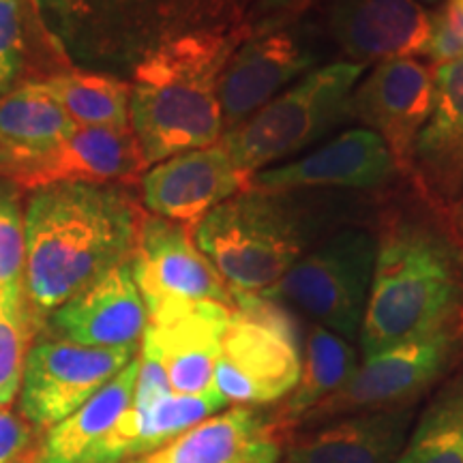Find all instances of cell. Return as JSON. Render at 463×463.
<instances>
[{
  "label": "cell",
  "instance_id": "1",
  "mask_svg": "<svg viewBox=\"0 0 463 463\" xmlns=\"http://www.w3.org/2000/svg\"><path fill=\"white\" fill-rule=\"evenodd\" d=\"M382 206L361 324L364 358L436 337H463V239L450 211L412 181Z\"/></svg>",
  "mask_w": 463,
  "mask_h": 463
},
{
  "label": "cell",
  "instance_id": "2",
  "mask_svg": "<svg viewBox=\"0 0 463 463\" xmlns=\"http://www.w3.org/2000/svg\"><path fill=\"white\" fill-rule=\"evenodd\" d=\"M142 217L118 187L52 184L33 191L24 211V286L33 320L50 317L109 269L129 262Z\"/></svg>",
  "mask_w": 463,
  "mask_h": 463
},
{
  "label": "cell",
  "instance_id": "3",
  "mask_svg": "<svg viewBox=\"0 0 463 463\" xmlns=\"http://www.w3.org/2000/svg\"><path fill=\"white\" fill-rule=\"evenodd\" d=\"M247 37L245 26L184 34L159 45L137 65L129 120L148 165L222 140L219 84L232 52Z\"/></svg>",
  "mask_w": 463,
  "mask_h": 463
},
{
  "label": "cell",
  "instance_id": "4",
  "mask_svg": "<svg viewBox=\"0 0 463 463\" xmlns=\"http://www.w3.org/2000/svg\"><path fill=\"white\" fill-rule=\"evenodd\" d=\"M303 191L242 189L194 228L232 294H264L303 258L311 239Z\"/></svg>",
  "mask_w": 463,
  "mask_h": 463
},
{
  "label": "cell",
  "instance_id": "5",
  "mask_svg": "<svg viewBox=\"0 0 463 463\" xmlns=\"http://www.w3.org/2000/svg\"><path fill=\"white\" fill-rule=\"evenodd\" d=\"M234 309L222 337L213 389L228 403L264 405L286 399L303 369L297 317L262 294H232Z\"/></svg>",
  "mask_w": 463,
  "mask_h": 463
},
{
  "label": "cell",
  "instance_id": "6",
  "mask_svg": "<svg viewBox=\"0 0 463 463\" xmlns=\"http://www.w3.org/2000/svg\"><path fill=\"white\" fill-rule=\"evenodd\" d=\"M363 73L364 67L350 61L314 69L222 136L239 172L249 181L273 161L298 153L350 118V97Z\"/></svg>",
  "mask_w": 463,
  "mask_h": 463
},
{
  "label": "cell",
  "instance_id": "7",
  "mask_svg": "<svg viewBox=\"0 0 463 463\" xmlns=\"http://www.w3.org/2000/svg\"><path fill=\"white\" fill-rule=\"evenodd\" d=\"M375 266V232L347 225L303 253L262 297L288 300L320 326L354 339L367 307Z\"/></svg>",
  "mask_w": 463,
  "mask_h": 463
},
{
  "label": "cell",
  "instance_id": "8",
  "mask_svg": "<svg viewBox=\"0 0 463 463\" xmlns=\"http://www.w3.org/2000/svg\"><path fill=\"white\" fill-rule=\"evenodd\" d=\"M461 363L463 337H436L391 347L364 358L345 384L314 405L297 427L309 430L341 416L414 408L416 399L455 372Z\"/></svg>",
  "mask_w": 463,
  "mask_h": 463
},
{
  "label": "cell",
  "instance_id": "9",
  "mask_svg": "<svg viewBox=\"0 0 463 463\" xmlns=\"http://www.w3.org/2000/svg\"><path fill=\"white\" fill-rule=\"evenodd\" d=\"M137 354V345L89 347L67 339L31 345L20 384V410L34 427L50 430L82 408Z\"/></svg>",
  "mask_w": 463,
  "mask_h": 463
},
{
  "label": "cell",
  "instance_id": "10",
  "mask_svg": "<svg viewBox=\"0 0 463 463\" xmlns=\"http://www.w3.org/2000/svg\"><path fill=\"white\" fill-rule=\"evenodd\" d=\"M131 269L148 316L191 303L234 307L228 283L200 251L194 228L183 223L144 215Z\"/></svg>",
  "mask_w": 463,
  "mask_h": 463
},
{
  "label": "cell",
  "instance_id": "11",
  "mask_svg": "<svg viewBox=\"0 0 463 463\" xmlns=\"http://www.w3.org/2000/svg\"><path fill=\"white\" fill-rule=\"evenodd\" d=\"M436 69L416 58L378 62L350 97V118L373 131L395 159L399 176L412 178V150L431 112Z\"/></svg>",
  "mask_w": 463,
  "mask_h": 463
},
{
  "label": "cell",
  "instance_id": "12",
  "mask_svg": "<svg viewBox=\"0 0 463 463\" xmlns=\"http://www.w3.org/2000/svg\"><path fill=\"white\" fill-rule=\"evenodd\" d=\"M317 58V45L292 26L247 37L232 52L219 84L223 136L273 101L292 80L309 73Z\"/></svg>",
  "mask_w": 463,
  "mask_h": 463
},
{
  "label": "cell",
  "instance_id": "13",
  "mask_svg": "<svg viewBox=\"0 0 463 463\" xmlns=\"http://www.w3.org/2000/svg\"><path fill=\"white\" fill-rule=\"evenodd\" d=\"M232 309L219 303H191L148 316L142 354L153 356L176 395H204L213 378Z\"/></svg>",
  "mask_w": 463,
  "mask_h": 463
},
{
  "label": "cell",
  "instance_id": "14",
  "mask_svg": "<svg viewBox=\"0 0 463 463\" xmlns=\"http://www.w3.org/2000/svg\"><path fill=\"white\" fill-rule=\"evenodd\" d=\"M140 183L150 215L195 228L213 208L247 189L249 181L219 140L159 161Z\"/></svg>",
  "mask_w": 463,
  "mask_h": 463
},
{
  "label": "cell",
  "instance_id": "15",
  "mask_svg": "<svg viewBox=\"0 0 463 463\" xmlns=\"http://www.w3.org/2000/svg\"><path fill=\"white\" fill-rule=\"evenodd\" d=\"M140 142L129 129L75 127V131L54 150L34 157L14 178L17 189H43L52 184L137 183L146 172Z\"/></svg>",
  "mask_w": 463,
  "mask_h": 463
},
{
  "label": "cell",
  "instance_id": "16",
  "mask_svg": "<svg viewBox=\"0 0 463 463\" xmlns=\"http://www.w3.org/2000/svg\"><path fill=\"white\" fill-rule=\"evenodd\" d=\"M399 176L386 144L369 129H350L316 153L281 167H264L249 178L247 189H380Z\"/></svg>",
  "mask_w": 463,
  "mask_h": 463
},
{
  "label": "cell",
  "instance_id": "17",
  "mask_svg": "<svg viewBox=\"0 0 463 463\" xmlns=\"http://www.w3.org/2000/svg\"><path fill=\"white\" fill-rule=\"evenodd\" d=\"M430 31L431 14L416 0H328V33L356 65L422 56Z\"/></svg>",
  "mask_w": 463,
  "mask_h": 463
},
{
  "label": "cell",
  "instance_id": "18",
  "mask_svg": "<svg viewBox=\"0 0 463 463\" xmlns=\"http://www.w3.org/2000/svg\"><path fill=\"white\" fill-rule=\"evenodd\" d=\"M148 314L133 279L131 260L123 262L50 314V326L62 339L89 347L137 345Z\"/></svg>",
  "mask_w": 463,
  "mask_h": 463
},
{
  "label": "cell",
  "instance_id": "19",
  "mask_svg": "<svg viewBox=\"0 0 463 463\" xmlns=\"http://www.w3.org/2000/svg\"><path fill=\"white\" fill-rule=\"evenodd\" d=\"M281 438L273 412L236 405L127 463H279Z\"/></svg>",
  "mask_w": 463,
  "mask_h": 463
},
{
  "label": "cell",
  "instance_id": "20",
  "mask_svg": "<svg viewBox=\"0 0 463 463\" xmlns=\"http://www.w3.org/2000/svg\"><path fill=\"white\" fill-rule=\"evenodd\" d=\"M438 204L463 195V58L436 67L431 112L412 150V178Z\"/></svg>",
  "mask_w": 463,
  "mask_h": 463
},
{
  "label": "cell",
  "instance_id": "21",
  "mask_svg": "<svg viewBox=\"0 0 463 463\" xmlns=\"http://www.w3.org/2000/svg\"><path fill=\"white\" fill-rule=\"evenodd\" d=\"M414 420L412 408L333 419L289 433L286 463H395Z\"/></svg>",
  "mask_w": 463,
  "mask_h": 463
},
{
  "label": "cell",
  "instance_id": "22",
  "mask_svg": "<svg viewBox=\"0 0 463 463\" xmlns=\"http://www.w3.org/2000/svg\"><path fill=\"white\" fill-rule=\"evenodd\" d=\"M225 405L215 389L204 395L167 392L144 405L131 402L86 463H123L153 453Z\"/></svg>",
  "mask_w": 463,
  "mask_h": 463
},
{
  "label": "cell",
  "instance_id": "23",
  "mask_svg": "<svg viewBox=\"0 0 463 463\" xmlns=\"http://www.w3.org/2000/svg\"><path fill=\"white\" fill-rule=\"evenodd\" d=\"M140 358H133L103 389L65 420L50 427L34 463H86L116 420L127 412L136 392Z\"/></svg>",
  "mask_w": 463,
  "mask_h": 463
},
{
  "label": "cell",
  "instance_id": "24",
  "mask_svg": "<svg viewBox=\"0 0 463 463\" xmlns=\"http://www.w3.org/2000/svg\"><path fill=\"white\" fill-rule=\"evenodd\" d=\"M356 367L354 347L328 328L314 324L305 339L303 369L297 386L273 412L281 436L286 438L314 405L341 389Z\"/></svg>",
  "mask_w": 463,
  "mask_h": 463
},
{
  "label": "cell",
  "instance_id": "25",
  "mask_svg": "<svg viewBox=\"0 0 463 463\" xmlns=\"http://www.w3.org/2000/svg\"><path fill=\"white\" fill-rule=\"evenodd\" d=\"M73 131L75 123L42 82H26L0 97V137L28 161L54 150Z\"/></svg>",
  "mask_w": 463,
  "mask_h": 463
},
{
  "label": "cell",
  "instance_id": "26",
  "mask_svg": "<svg viewBox=\"0 0 463 463\" xmlns=\"http://www.w3.org/2000/svg\"><path fill=\"white\" fill-rule=\"evenodd\" d=\"M395 463H463V363L422 408Z\"/></svg>",
  "mask_w": 463,
  "mask_h": 463
},
{
  "label": "cell",
  "instance_id": "27",
  "mask_svg": "<svg viewBox=\"0 0 463 463\" xmlns=\"http://www.w3.org/2000/svg\"><path fill=\"white\" fill-rule=\"evenodd\" d=\"M43 89L69 114L75 127H108L129 129L131 86L112 75L67 71L42 80Z\"/></svg>",
  "mask_w": 463,
  "mask_h": 463
},
{
  "label": "cell",
  "instance_id": "28",
  "mask_svg": "<svg viewBox=\"0 0 463 463\" xmlns=\"http://www.w3.org/2000/svg\"><path fill=\"white\" fill-rule=\"evenodd\" d=\"M33 314L26 286L0 289V405L9 408L20 392L24 361L31 350Z\"/></svg>",
  "mask_w": 463,
  "mask_h": 463
},
{
  "label": "cell",
  "instance_id": "29",
  "mask_svg": "<svg viewBox=\"0 0 463 463\" xmlns=\"http://www.w3.org/2000/svg\"><path fill=\"white\" fill-rule=\"evenodd\" d=\"M24 211L14 183H0V289L24 286Z\"/></svg>",
  "mask_w": 463,
  "mask_h": 463
},
{
  "label": "cell",
  "instance_id": "30",
  "mask_svg": "<svg viewBox=\"0 0 463 463\" xmlns=\"http://www.w3.org/2000/svg\"><path fill=\"white\" fill-rule=\"evenodd\" d=\"M422 56L436 65L463 58V9L455 0H444L431 14L430 42Z\"/></svg>",
  "mask_w": 463,
  "mask_h": 463
},
{
  "label": "cell",
  "instance_id": "31",
  "mask_svg": "<svg viewBox=\"0 0 463 463\" xmlns=\"http://www.w3.org/2000/svg\"><path fill=\"white\" fill-rule=\"evenodd\" d=\"M24 67L20 0H0V97L14 89Z\"/></svg>",
  "mask_w": 463,
  "mask_h": 463
},
{
  "label": "cell",
  "instance_id": "32",
  "mask_svg": "<svg viewBox=\"0 0 463 463\" xmlns=\"http://www.w3.org/2000/svg\"><path fill=\"white\" fill-rule=\"evenodd\" d=\"M311 3L314 0H256L245 22L249 37L294 26L298 17L311 7Z\"/></svg>",
  "mask_w": 463,
  "mask_h": 463
},
{
  "label": "cell",
  "instance_id": "33",
  "mask_svg": "<svg viewBox=\"0 0 463 463\" xmlns=\"http://www.w3.org/2000/svg\"><path fill=\"white\" fill-rule=\"evenodd\" d=\"M31 442V427L0 405V463H14Z\"/></svg>",
  "mask_w": 463,
  "mask_h": 463
},
{
  "label": "cell",
  "instance_id": "34",
  "mask_svg": "<svg viewBox=\"0 0 463 463\" xmlns=\"http://www.w3.org/2000/svg\"><path fill=\"white\" fill-rule=\"evenodd\" d=\"M28 164L26 157H22L14 146H9L7 142L0 137V178L3 181H14L17 174L22 172V167Z\"/></svg>",
  "mask_w": 463,
  "mask_h": 463
},
{
  "label": "cell",
  "instance_id": "35",
  "mask_svg": "<svg viewBox=\"0 0 463 463\" xmlns=\"http://www.w3.org/2000/svg\"><path fill=\"white\" fill-rule=\"evenodd\" d=\"M449 211H450V219H453L457 232H459V236L463 239V195L455 202L453 206L449 208Z\"/></svg>",
  "mask_w": 463,
  "mask_h": 463
},
{
  "label": "cell",
  "instance_id": "36",
  "mask_svg": "<svg viewBox=\"0 0 463 463\" xmlns=\"http://www.w3.org/2000/svg\"><path fill=\"white\" fill-rule=\"evenodd\" d=\"M39 7H48V9H61L65 7L67 0H37Z\"/></svg>",
  "mask_w": 463,
  "mask_h": 463
},
{
  "label": "cell",
  "instance_id": "37",
  "mask_svg": "<svg viewBox=\"0 0 463 463\" xmlns=\"http://www.w3.org/2000/svg\"><path fill=\"white\" fill-rule=\"evenodd\" d=\"M416 3H419V5H442L444 3V0H416Z\"/></svg>",
  "mask_w": 463,
  "mask_h": 463
},
{
  "label": "cell",
  "instance_id": "38",
  "mask_svg": "<svg viewBox=\"0 0 463 463\" xmlns=\"http://www.w3.org/2000/svg\"><path fill=\"white\" fill-rule=\"evenodd\" d=\"M455 3H457V5H459V7L463 9V0H455Z\"/></svg>",
  "mask_w": 463,
  "mask_h": 463
}]
</instances>
